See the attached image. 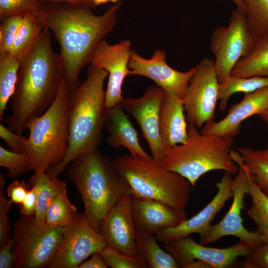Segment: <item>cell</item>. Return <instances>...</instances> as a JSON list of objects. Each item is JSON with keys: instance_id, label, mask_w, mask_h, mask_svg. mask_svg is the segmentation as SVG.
I'll list each match as a JSON object with an SVG mask.
<instances>
[{"instance_id": "6da1fadb", "label": "cell", "mask_w": 268, "mask_h": 268, "mask_svg": "<svg viewBox=\"0 0 268 268\" xmlns=\"http://www.w3.org/2000/svg\"><path fill=\"white\" fill-rule=\"evenodd\" d=\"M121 4L119 1L97 15L85 5L47 3L35 14L59 44L64 76L70 91L78 85L80 71L90 64L98 45L115 26Z\"/></svg>"}, {"instance_id": "7a4b0ae2", "label": "cell", "mask_w": 268, "mask_h": 268, "mask_svg": "<svg viewBox=\"0 0 268 268\" xmlns=\"http://www.w3.org/2000/svg\"><path fill=\"white\" fill-rule=\"evenodd\" d=\"M51 32L44 27L35 44L21 60L11 105L5 119L9 128L22 134L26 122L46 111L54 101L64 68L60 54L52 48Z\"/></svg>"}, {"instance_id": "3957f363", "label": "cell", "mask_w": 268, "mask_h": 268, "mask_svg": "<svg viewBox=\"0 0 268 268\" xmlns=\"http://www.w3.org/2000/svg\"><path fill=\"white\" fill-rule=\"evenodd\" d=\"M105 70L88 67L86 79L70 91L68 108V146L64 158L46 172L58 176L76 157L94 152L102 138L107 107L104 83Z\"/></svg>"}, {"instance_id": "277c9868", "label": "cell", "mask_w": 268, "mask_h": 268, "mask_svg": "<svg viewBox=\"0 0 268 268\" xmlns=\"http://www.w3.org/2000/svg\"><path fill=\"white\" fill-rule=\"evenodd\" d=\"M71 162L68 176L81 197L84 215L100 233L101 223L110 209L130 193L129 185L113 161L98 150L80 154Z\"/></svg>"}, {"instance_id": "5b68a950", "label": "cell", "mask_w": 268, "mask_h": 268, "mask_svg": "<svg viewBox=\"0 0 268 268\" xmlns=\"http://www.w3.org/2000/svg\"><path fill=\"white\" fill-rule=\"evenodd\" d=\"M70 95L63 76L56 97L48 109L25 123L29 132L22 152L31 160V171L38 175L59 163L68 146V108Z\"/></svg>"}, {"instance_id": "8992f818", "label": "cell", "mask_w": 268, "mask_h": 268, "mask_svg": "<svg viewBox=\"0 0 268 268\" xmlns=\"http://www.w3.org/2000/svg\"><path fill=\"white\" fill-rule=\"evenodd\" d=\"M188 138L172 147L161 162L166 169L186 178L194 187L208 172L223 170L236 175L238 165L231 155L232 137L204 134L194 124L188 125Z\"/></svg>"}, {"instance_id": "52a82bcc", "label": "cell", "mask_w": 268, "mask_h": 268, "mask_svg": "<svg viewBox=\"0 0 268 268\" xmlns=\"http://www.w3.org/2000/svg\"><path fill=\"white\" fill-rule=\"evenodd\" d=\"M113 162L127 181L132 196L186 208L193 187L181 174L166 169L153 158L124 155Z\"/></svg>"}, {"instance_id": "ba28073f", "label": "cell", "mask_w": 268, "mask_h": 268, "mask_svg": "<svg viewBox=\"0 0 268 268\" xmlns=\"http://www.w3.org/2000/svg\"><path fill=\"white\" fill-rule=\"evenodd\" d=\"M13 268H47L61 243L64 227L22 216L13 223Z\"/></svg>"}, {"instance_id": "9c48e42d", "label": "cell", "mask_w": 268, "mask_h": 268, "mask_svg": "<svg viewBox=\"0 0 268 268\" xmlns=\"http://www.w3.org/2000/svg\"><path fill=\"white\" fill-rule=\"evenodd\" d=\"M258 37L252 31L245 13L236 8L232 11L228 25L219 26L210 36V49L215 56L219 83L230 76L235 65L252 52Z\"/></svg>"}, {"instance_id": "30bf717a", "label": "cell", "mask_w": 268, "mask_h": 268, "mask_svg": "<svg viewBox=\"0 0 268 268\" xmlns=\"http://www.w3.org/2000/svg\"><path fill=\"white\" fill-rule=\"evenodd\" d=\"M231 155L239 166V170L232 180L233 195L231 206L220 222L210 225L206 232L200 236V243L206 245L213 243L224 236L231 235L239 238L252 250L263 242L257 231H249L244 227L241 216L244 206V199L248 194L250 173L239 152L231 150Z\"/></svg>"}, {"instance_id": "8fae6325", "label": "cell", "mask_w": 268, "mask_h": 268, "mask_svg": "<svg viewBox=\"0 0 268 268\" xmlns=\"http://www.w3.org/2000/svg\"><path fill=\"white\" fill-rule=\"evenodd\" d=\"M219 85L214 61L203 59L196 66L183 99L189 123L200 129L214 120Z\"/></svg>"}, {"instance_id": "7c38bea8", "label": "cell", "mask_w": 268, "mask_h": 268, "mask_svg": "<svg viewBox=\"0 0 268 268\" xmlns=\"http://www.w3.org/2000/svg\"><path fill=\"white\" fill-rule=\"evenodd\" d=\"M106 246L101 234L89 222L84 212L78 213L63 228L60 245L49 268H77L88 257Z\"/></svg>"}, {"instance_id": "4fadbf2b", "label": "cell", "mask_w": 268, "mask_h": 268, "mask_svg": "<svg viewBox=\"0 0 268 268\" xmlns=\"http://www.w3.org/2000/svg\"><path fill=\"white\" fill-rule=\"evenodd\" d=\"M165 90L150 85L138 98H123L120 104L125 112L133 116L139 126L150 148L152 157L161 162L166 153L159 132V117Z\"/></svg>"}, {"instance_id": "5bb4252c", "label": "cell", "mask_w": 268, "mask_h": 268, "mask_svg": "<svg viewBox=\"0 0 268 268\" xmlns=\"http://www.w3.org/2000/svg\"><path fill=\"white\" fill-rule=\"evenodd\" d=\"M163 242L165 250L172 256L179 268H183L197 260L208 263L211 268H228L239 257H246L252 251L248 245L240 241L225 248L208 247L197 243L190 235Z\"/></svg>"}, {"instance_id": "9a60e30c", "label": "cell", "mask_w": 268, "mask_h": 268, "mask_svg": "<svg viewBox=\"0 0 268 268\" xmlns=\"http://www.w3.org/2000/svg\"><path fill=\"white\" fill-rule=\"evenodd\" d=\"M131 43L123 40L110 45L103 40L94 50L90 65L105 70L108 73V80L105 90L107 108L120 103L123 98L122 85L125 78L130 75L128 65L132 52Z\"/></svg>"}, {"instance_id": "2e32d148", "label": "cell", "mask_w": 268, "mask_h": 268, "mask_svg": "<svg viewBox=\"0 0 268 268\" xmlns=\"http://www.w3.org/2000/svg\"><path fill=\"white\" fill-rule=\"evenodd\" d=\"M131 198V194H127L116 203L101 223L99 232L106 247L130 256L140 257Z\"/></svg>"}, {"instance_id": "e0dca14e", "label": "cell", "mask_w": 268, "mask_h": 268, "mask_svg": "<svg viewBox=\"0 0 268 268\" xmlns=\"http://www.w3.org/2000/svg\"><path fill=\"white\" fill-rule=\"evenodd\" d=\"M165 51L156 50L150 59H145L132 51L128 65L130 75L148 77L164 90L171 91L183 99L189 81L195 73L196 66L185 72L177 71L166 61Z\"/></svg>"}, {"instance_id": "ac0fdd59", "label": "cell", "mask_w": 268, "mask_h": 268, "mask_svg": "<svg viewBox=\"0 0 268 268\" xmlns=\"http://www.w3.org/2000/svg\"><path fill=\"white\" fill-rule=\"evenodd\" d=\"M131 200L136 232L141 237L155 235L160 230L176 226L187 219L185 209L163 201L132 195Z\"/></svg>"}, {"instance_id": "d6986e66", "label": "cell", "mask_w": 268, "mask_h": 268, "mask_svg": "<svg viewBox=\"0 0 268 268\" xmlns=\"http://www.w3.org/2000/svg\"><path fill=\"white\" fill-rule=\"evenodd\" d=\"M231 175L225 172L215 186L217 192L212 200L199 213L190 219L173 227L163 228L158 231L155 236L158 240L190 236L197 233L203 235L210 226L211 222L222 209L226 202L233 197Z\"/></svg>"}, {"instance_id": "ffe728a7", "label": "cell", "mask_w": 268, "mask_h": 268, "mask_svg": "<svg viewBox=\"0 0 268 268\" xmlns=\"http://www.w3.org/2000/svg\"><path fill=\"white\" fill-rule=\"evenodd\" d=\"M267 110L268 86L245 94L240 102L231 106L223 119L218 122L213 120L207 122L200 132L204 134L234 138L239 133L244 120Z\"/></svg>"}, {"instance_id": "44dd1931", "label": "cell", "mask_w": 268, "mask_h": 268, "mask_svg": "<svg viewBox=\"0 0 268 268\" xmlns=\"http://www.w3.org/2000/svg\"><path fill=\"white\" fill-rule=\"evenodd\" d=\"M184 111L183 99L173 92L165 90L159 112V128L166 153L188 138L187 121Z\"/></svg>"}, {"instance_id": "7402d4cb", "label": "cell", "mask_w": 268, "mask_h": 268, "mask_svg": "<svg viewBox=\"0 0 268 268\" xmlns=\"http://www.w3.org/2000/svg\"><path fill=\"white\" fill-rule=\"evenodd\" d=\"M105 128L109 134L106 140L110 146H123L133 156L146 159L153 158L140 144L138 134L120 103L107 109Z\"/></svg>"}, {"instance_id": "603a6c76", "label": "cell", "mask_w": 268, "mask_h": 268, "mask_svg": "<svg viewBox=\"0 0 268 268\" xmlns=\"http://www.w3.org/2000/svg\"><path fill=\"white\" fill-rule=\"evenodd\" d=\"M231 75L242 77H268V35L258 38L251 54L238 61Z\"/></svg>"}, {"instance_id": "cb8c5ba5", "label": "cell", "mask_w": 268, "mask_h": 268, "mask_svg": "<svg viewBox=\"0 0 268 268\" xmlns=\"http://www.w3.org/2000/svg\"><path fill=\"white\" fill-rule=\"evenodd\" d=\"M31 186L37 189V204L35 218L45 221L47 209L55 196L63 189L66 183L59 179L58 176L49 175L46 172L38 175L34 174L30 178Z\"/></svg>"}, {"instance_id": "d4e9b609", "label": "cell", "mask_w": 268, "mask_h": 268, "mask_svg": "<svg viewBox=\"0 0 268 268\" xmlns=\"http://www.w3.org/2000/svg\"><path fill=\"white\" fill-rule=\"evenodd\" d=\"M20 62L9 52L0 53V120L3 121L9 99L17 80Z\"/></svg>"}, {"instance_id": "484cf974", "label": "cell", "mask_w": 268, "mask_h": 268, "mask_svg": "<svg viewBox=\"0 0 268 268\" xmlns=\"http://www.w3.org/2000/svg\"><path fill=\"white\" fill-rule=\"evenodd\" d=\"M44 28L35 15H24L9 53L20 61L37 42Z\"/></svg>"}, {"instance_id": "4316f807", "label": "cell", "mask_w": 268, "mask_h": 268, "mask_svg": "<svg viewBox=\"0 0 268 268\" xmlns=\"http://www.w3.org/2000/svg\"><path fill=\"white\" fill-rule=\"evenodd\" d=\"M268 86V77L254 76L242 77L231 76L224 82L219 84L218 99L220 100L219 109L224 111L227 107L229 97L237 92L250 93Z\"/></svg>"}, {"instance_id": "83f0119b", "label": "cell", "mask_w": 268, "mask_h": 268, "mask_svg": "<svg viewBox=\"0 0 268 268\" xmlns=\"http://www.w3.org/2000/svg\"><path fill=\"white\" fill-rule=\"evenodd\" d=\"M238 150L253 181L268 197V153L265 150L249 147H241Z\"/></svg>"}, {"instance_id": "f1b7e54d", "label": "cell", "mask_w": 268, "mask_h": 268, "mask_svg": "<svg viewBox=\"0 0 268 268\" xmlns=\"http://www.w3.org/2000/svg\"><path fill=\"white\" fill-rule=\"evenodd\" d=\"M157 240L155 235L141 237L137 234L138 253L145 260L148 268H179L172 256L161 248Z\"/></svg>"}, {"instance_id": "f546056e", "label": "cell", "mask_w": 268, "mask_h": 268, "mask_svg": "<svg viewBox=\"0 0 268 268\" xmlns=\"http://www.w3.org/2000/svg\"><path fill=\"white\" fill-rule=\"evenodd\" d=\"M248 194L252 198V206L248 214L256 224V231L260 235L263 243H268V197L253 181L250 174Z\"/></svg>"}, {"instance_id": "4dcf8cb0", "label": "cell", "mask_w": 268, "mask_h": 268, "mask_svg": "<svg viewBox=\"0 0 268 268\" xmlns=\"http://www.w3.org/2000/svg\"><path fill=\"white\" fill-rule=\"evenodd\" d=\"M78 213L76 207L69 200L67 188H65L49 205L45 221L52 226L64 227L70 223Z\"/></svg>"}, {"instance_id": "1f68e13d", "label": "cell", "mask_w": 268, "mask_h": 268, "mask_svg": "<svg viewBox=\"0 0 268 268\" xmlns=\"http://www.w3.org/2000/svg\"><path fill=\"white\" fill-rule=\"evenodd\" d=\"M250 26L258 38L268 35V0H241Z\"/></svg>"}, {"instance_id": "d6a6232c", "label": "cell", "mask_w": 268, "mask_h": 268, "mask_svg": "<svg viewBox=\"0 0 268 268\" xmlns=\"http://www.w3.org/2000/svg\"><path fill=\"white\" fill-rule=\"evenodd\" d=\"M0 166L8 170L7 175L15 178L31 171L29 156L23 152L9 151L0 146Z\"/></svg>"}, {"instance_id": "836d02e7", "label": "cell", "mask_w": 268, "mask_h": 268, "mask_svg": "<svg viewBox=\"0 0 268 268\" xmlns=\"http://www.w3.org/2000/svg\"><path fill=\"white\" fill-rule=\"evenodd\" d=\"M108 266L112 268H147L145 260L141 256L134 257L105 246L100 251Z\"/></svg>"}, {"instance_id": "e575fe53", "label": "cell", "mask_w": 268, "mask_h": 268, "mask_svg": "<svg viewBox=\"0 0 268 268\" xmlns=\"http://www.w3.org/2000/svg\"><path fill=\"white\" fill-rule=\"evenodd\" d=\"M43 4L41 0H0V18L12 15H35Z\"/></svg>"}, {"instance_id": "d590c367", "label": "cell", "mask_w": 268, "mask_h": 268, "mask_svg": "<svg viewBox=\"0 0 268 268\" xmlns=\"http://www.w3.org/2000/svg\"><path fill=\"white\" fill-rule=\"evenodd\" d=\"M23 16L12 15L0 19V53L9 52Z\"/></svg>"}, {"instance_id": "8d00e7d4", "label": "cell", "mask_w": 268, "mask_h": 268, "mask_svg": "<svg viewBox=\"0 0 268 268\" xmlns=\"http://www.w3.org/2000/svg\"><path fill=\"white\" fill-rule=\"evenodd\" d=\"M5 182L3 176L0 175V247L5 244L10 239V231L9 221L7 216L13 204L4 193L3 188Z\"/></svg>"}, {"instance_id": "74e56055", "label": "cell", "mask_w": 268, "mask_h": 268, "mask_svg": "<svg viewBox=\"0 0 268 268\" xmlns=\"http://www.w3.org/2000/svg\"><path fill=\"white\" fill-rule=\"evenodd\" d=\"M242 263L244 268H268V243H263L253 249Z\"/></svg>"}, {"instance_id": "f35d334b", "label": "cell", "mask_w": 268, "mask_h": 268, "mask_svg": "<svg viewBox=\"0 0 268 268\" xmlns=\"http://www.w3.org/2000/svg\"><path fill=\"white\" fill-rule=\"evenodd\" d=\"M9 128L0 124V136L11 150L22 152L24 144L27 137L22 134L14 133Z\"/></svg>"}, {"instance_id": "ab89813d", "label": "cell", "mask_w": 268, "mask_h": 268, "mask_svg": "<svg viewBox=\"0 0 268 268\" xmlns=\"http://www.w3.org/2000/svg\"><path fill=\"white\" fill-rule=\"evenodd\" d=\"M29 187L24 181L15 180L7 188V196L12 203L21 204L30 189Z\"/></svg>"}, {"instance_id": "60d3db41", "label": "cell", "mask_w": 268, "mask_h": 268, "mask_svg": "<svg viewBox=\"0 0 268 268\" xmlns=\"http://www.w3.org/2000/svg\"><path fill=\"white\" fill-rule=\"evenodd\" d=\"M24 201L20 204V213L22 216L35 215L37 204V189L35 186L31 185Z\"/></svg>"}, {"instance_id": "b9f144b4", "label": "cell", "mask_w": 268, "mask_h": 268, "mask_svg": "<svg viewBox=\"0 0 268 268\" xmlns=\"http://www.w3.org/2000/svg\"><path fill=\"white\" fill-rule=\"evenodd\" d=\"M13 240L0 247V268H13L14 257L12 253Z\"/></svg>"}, {"instance_id": "7bdbcfd3", "label": "cell", "mask_w": 268, "mask_h": 268, "mask_svg": "<svg viewBox=\"0 0 268 268\" xmlns=\"http://www.w3.org/2000/svg\"><path fill=\"white\" fill-rule=\"evenodd\" d=\"M107 266L100 252H97L93 253L89 260L83 261L78 268H107Z\"/></svg>"}, {"instance_id": "ee69618b", "label": "cell", "mask_w": 268, "mask_h": 268, "mask_svg": "<svg viewBox=\"0 0 268 268\" xmlns=\"http://www.w3.org/2000/svg\"><path fill=\"white\" fill-rule=\"evenodd\" d=\"M44 3L54 2H66L75 4H82L88 6L92 9L96 7L94 5L92 0H41Z\"/></svg>"}, {"instance_id": "f6af8a7d", "label": "cell", "mask_w": 268, "mask_h": 268, "mask_svg": "<svg viewBox=\"0 0 268 268\" xmlns=\"http://www.w3.org/2000/svg\"><path fill=\"white\" fill-rule=\"evenodd\" d=\"M185 268H211V267L204 261L197 260L187 265Z\"/></svg>"}, {"instance_id": "bcb514c9", "label": "cell", "mask_w": 268, "mask_h": 268, "mask_svg": "<svg viewBox=\"0 0 268 268\" xmlns=\"http://www.w3.org/2000/svg\"><path fill=\"white\" fill-rule=\"evenodd\" d=\"M93 3L95 7L100 5L101 4L107 3L108 2H112L113 3H117L119 1V0H92Z\"/></svg>"}, {"instance_id": "7dc6e473", "label": "cell", "mask_w": 268, "mask_h": 268, "mask_svg": "<svg viewBox=\"0 0 268 268\" xmlns=\"http://www.w3.org/2000/svg\"><path fill=\"white\" fill-rule=\"evenodd\" d=\"M258 115L265 121L268 127V110L261 113Z\"/></svg>"}, {"instance_id": "c3c4849f", "label": "cell", "mask_w": 268, "mask_h": 268, "mask_svg": "<svg viewBox=\"0 0 268 268\" xmlns=\"http://www.w3.org/2000/svg\"><path fill=\"white\" fill-rule=\"evenodd\" d=\"M232 0L236 4L237 8L244 11V4L241 0Z\"/></svg>"}, {"instance_id": "681fc988", "label": "cell", "mask_w": 268, "mask_h": 268, "mask_svg": "<svg viewBox=\"0 0 268 268\" xmlns=\"http://www.w3.org/2000/svg\"><path fill=\"white\" fill-rule=\"evenodd\" d=\"M265 151L268 153V146L267 148L265 150Z\"/></svg>"}]
</instances>
